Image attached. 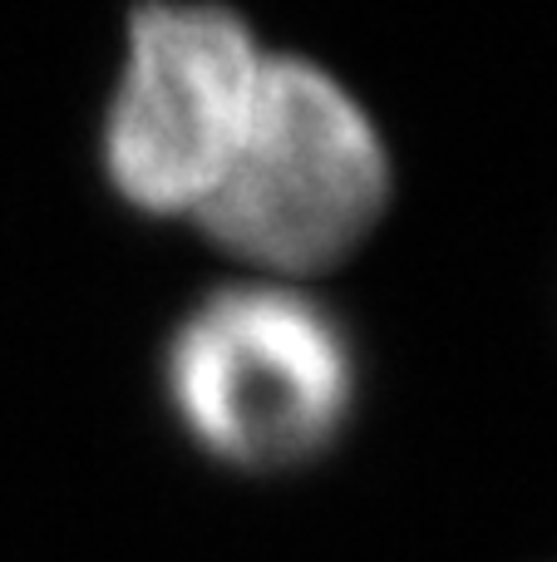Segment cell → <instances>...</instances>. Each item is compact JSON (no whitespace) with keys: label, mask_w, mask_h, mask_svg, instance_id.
Masks as SVG:
<instances>
[{"label":"cell","mask_w":557,"mask_h":562,"mask_svg":"<svg viewBox=\"0 0 557 562\" xmlns=\"http://www.w3.org/2000/svg\"><path fill=\"white\" fill-rule=\"evenodd\" d=\"M173 425L237 469L316 459L355 405L345 326L292 281H242L197 296L158 356Z\"/></svg>","instance_id":"6da1fadb"},{"label":"cell","mask_w":557,"mask_h":562,"mask_svg":"<svg viewBox=\"0 0 557 562\" xmlns=\"http://www.w3.org/2000/svg\"><path fill=\"white\" fill-rule=\"evenodd\" d=\"M262 40L213 0H138L94 114V178L128 217H187L237 154L266 69Z\"/></svg>","instance_id":"3957f363"},{"label":"cell","mask_w":557,"mask_h":562,"mask_svg":"<svg viewBox=\"0 0 557 562\" xmlns=\"http://www.w3.org/2000/svg\"><path fill=\"white\" fill-rule=\"evenodd\" d=\"M390 183L371 109L331 69L266 55L247 134L193 227L266 281H296L345 262L375 233Z\"/></svg>","instance_id":"7a4b0ae2"}]
</instances>
